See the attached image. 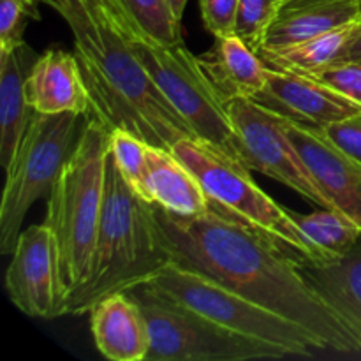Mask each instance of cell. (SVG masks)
Wrapping results in <instances>:
<instances>
[{
  "label": "cell",
  "instance_id": "6da1fadb",
  "mask_svg": "<svg viewBox=\"0 0 361 361\" xmlns=\"http://www.w3.org/2000/svg\"><path fill=\"white\" fill-rule=\"evenodd\" d=\"M159 235L171 263L200 271L288 317L326 349L356 355L358 344L274 240L212 203L197 215H180L154 203Z\"/></svg>",
  "mask_w": 361,
  "mask_h": 361
},
{
  "label": "cell",
  "instance_id": "7a4b0ae2",
  "mask_svg": "<svg viewBox=\"0 0 361 361\" xmlns=\"http://www.w3.org/2000/svg\"><path fill=\"white\" fill-rule=\"evenodd\" d=\"M41 2L59 13L73 32L74 53L90 95L88 116L109 133L126 129L166 150L183 137H196L134 55L127 32L145 30L122 0Z\"/></svg>",
  "mask_w": 361,
  "mask_h": 361
},
{
  "label": "cell",
  "instance_id": "3957f363",
  "mask_svg": "<svg viewBox=\"0 0 361 361\" xmlns=\"http://www.w3.org/2000/svg\"><path fill=\"white\" fill-rule=\"evenodd\" d=\"M169 263L171 257L161 242L154 203L130 189L108 150L104 203L90 271L87 281L62 303V316H81L104 296L145 284Z\"/></svg>",
  "mask_w": 361,
  "mask_h": 361
},
{
  "label": "cell",
  "instance_id": "277c9868",
  "mask_svg": "<svg viewBox=\"0 0 361 361\" xmlns=\"http://www.w3.org/2000/svg\"><path fill=\"white\" fill-rule=\"evenodd\" d=\"M109 130L85 116L73 155L48 197L44 222L53 233L62 303L88 277L104 203ZM62 316V307H60Z\"/></svg>",
  "mask_w": 361,
  "mask_h": 361
},
{
  "label": "cell",
  "instance_id": "5b68a950",
  "mask_svg": "<svg viewBox=\"0 0 361 361\" xmlns=\"http://www.w3.org/2000/svg\"><path fill=\"white\" fill-rule=\"evenodd\" d=\"M171 154L196 175L212 203L274 240L296 263H326L319 250L300 231L288 208L257 187L250 169L242 162L197 137L176 141Z\"/></svg>",
  "mask_w": 361,
  "mask_h": 361
},
{
  "label": "cell",
  "instance_id": "8992f818",
  "mask_svg": "<svg viewBox=\"0 0 361 361\" xmlns=\"http://www.w3.org/2000/svg\"><path fill=\"white\" fill-rule=\"evenodd\" d=\"M145 286L155 295L194 310L228 331L270 345L286 356L310 358L314 351L326 349L303 326L250 302L200 271L169 263Z\"/></svg>",
  "mask_w": 361,
  "mask_h": 361
},
{
  "label": "cell",
  "instance_id": "52a82bcc",
  "mask_svg": "<svg viewBox=\"0 0 361 361\" xmlns=\"http://www.w3.org/2000/svg\"><path fill=\"white\" fill-rule=\"evenodd\" d=\"M80 115H44L32 109L27 130L6 169L0 203V252L13 254L25 217L35 201L49 197L80 137Z\"/></svg>",
  "mask_w": 361,
  "mask_h": 361
},
{
  "label": "cell",
  "instance_id": "ba28073f",
  "mask_svg": "<svg viewBox=\"0 0 361 361\" xmlns=\"http://www.w3.org/2000/svg\"><path fill=\"white\" fill-rule=\"evenodd\" d=\"M129 34V44L143 69L197 140L215 145L238 161L235 130L226 102L210 83L185 41L162 44L147 32Z\"/></svg>",
  "mask_w": 361,
  "mask_h": 361
},
{
  "label": "cell",
  "instance_id": "9c48e42d",
  "mask_svg": "<svg viewBox=\"0 0 361 361\" xmlns=\"http://www.w3.org/2000/svg\"><path fill=\"white\" fill-rule=\"evenodd\" d=\"M127 293L140 303L147 321L150 348L145 361H247L286 356L155 295L145 284L134 286Z\"/></svg>",
  "mask_w": 361,
  "mask_h": 361
},
{
  "label": "cell",
  "instance_id": "30bf717a",
  "mask_svg": "<svg viewBox=\"0 0 361 361\" xmlns=\"http://www.w3.org/2000/svg\"><path fill=\"white\" fill-rule=\"evenodd\" d=\"M226 109L235 130L238 161L245 168L284 183L316 207L334 208L307 171L282 116L245 97L228 101Z\"/></svg>",
  "mask_w": 361,
  "mask_h": 361
},
{
  "label": "cell",
  "instance_id": "8fae6325",
  "mask_svg": "<svg viewBox=\"0 0 361 361\" xmlns=\"http://www.w3.org/2000/svg\"><path fill=\"white\" fill-rule=\"evenodd\" d=\"M6 289L13 305L25 316L37 319H55L60 316L62 291L56 247L46 222L20 233L6 271Z\"/></svg>",
  "mask_w": 361,
  "mask_h": 361
},
{
  "label": "cell",
  "instance_id": "7c38bea8",
  "mask_svg": "<svg viewBox=\"0 0 361 361\" xmlns=\"http://www.w3.org/2000/svg\"><path fill=\"white\" fill-rule=\"evenodd\" d=\"M289 122L326 129L361 113V104L307 74L267 67V83L252 97Z\"/></svg>",
  "mask_w": 361,
  "mask_h": 361
},
{
  "label": "cell",
  "instance_id": "4fadbf2b",
  "mask_svg": "<svg viewBox=\"0 0 361 361\" xmlns=\"http://www.w3.org/2000/svg\"><path fill=\"white\" fill-rule=\"evenodd\" d=\"M284 127L307 171L335 210L361 226V162L338 148L321 129L286 118Z\"/></svg>",
  "mask_w": 361,
  "mask_h": 361
},
{
  "label": "cell",
  "instance_id": "5bb4252c",
  "mask_svg": "<svg viewBox=\"0 0 361 361\" xmlns=\"http://www.w3.org/2000/svg\"><path fill=\"white\" fill-rule=\"evenodd\" d=\"M27 102L32 109L44 115L76 113L88 116L90 95L76 53L62 48H49L32 66L28 73Z\"/></svg>",
  "mask_w": 361,
  "mask_h": 361
},
{
  "label": "cell",
  "instance_id": "9a60e30c",
  "mask_svg": "<svg viewBox=\"0 0 361 361\" xmlns=\"http://www.w3.org/2000/svg\"><path fill=\"white\" fill-rule=\"evenodd\" d=\"M95 348L113 361H145L150 348L147 321L141 307L127 291L111 293L90 310Z\"/></svg>",
  "mask_w": 361,
  "mask_h": 361
},
{
  "label": "cell",
  "instance_id": "2e32d148",
  "mask_svg": "<svg viewBox=\"0 0 361 361\" xmlns=\"http://www.w3.org/2000/svg\"><path fill=\"white\" fill-rule=\"evenodd\" d=\"M360 16L361 0H288L281 4L256 53L289 48Z\"/></svg>",
  "mask_w": 361,
  "mask_h": 361
},
{
  "label": "cell",
  "instance_id": "e0dca14e",
  "mask_svg": "<svg viewBox=\"0 0 361 361\" xmlns=\"http://www.w3.org/2000/svg\"><path fill=\"white\" fill-rule=\"evenodd\" d=\"M298 268L351 334L361 353V238L344 256L321 264H298Z\"/></svg>",
  "mask_w": 361,
  "mask_h": 361
},
{
  "label": "cell",
  "instance_id": "ac0fdd59",
  "mask_svg": "<svg viewBox=\"0 0 361 361\" xmlns=\"http://www.w3.org/2000/svg\"><path fill=\"white\" fill-rule=\"evenodd\" d=\"M200 66L224 102L252 99L267 83V66L236 34L215 37L214 46L197 56Z\"/></svg>",
  "mask_w": 361,
  "mask_h": 361
},
{
  "label": "cell",
  "instance_id": "d6986e66",
  "mask_svg": "<svg viewBox=\"0 0 361 361\" xmlns=\"http://www.w3.org/2000/svg\"><path fill=\"white\" fill-rule=\"evenodd\" d=\"M37 56L25 41L0 49V164L4 169L9 168L30 120L25 83Z\"/></svg>",
  "mask_w": 361,
  "mask_h": 361
},
{
  "label": "cell",
  "instance_id": "ffe728a7",
  "mask_svg": "<svg viewBox=\"0 0 361 361\" xmlns=\"http://www.w3.org/2000/svg\"><path fill=\"white\" fill-rule=\"evenodd\" d=\"M147 190L152 203L180 215L210 210L212 201L192 171L166 148L148 145Z\"/></svg>",
  "mask_w": 361,
  "mask_h": 361
},
{
  "label": "cell",
  "instance_id": "44dd1931",
  "mask_svg": "<svg viewBox=\"0 0 361 361\" xmlns=\"http://www.w3.org/2000/svg\"><path fill=\"white\" fill-rule=\"evenodd\" d=\"M361 23V16L342 27L331 28L307 41L275 51H257L267 67L291 71L298 74H314L335 66L345 59V51Z\"/></svg>",
  "mask_w": 361,
  "mask_h": 361
},
{
  "label": "cell",
  "instance_id": "7402d4cb",
  "mask_svg": "<svg viewBox=\"0 0 361 361\" xmlns=\"http://www.w3.org/2000/svg\"><path fill=\"white\" fill-rule=\"evenodd\" d=\"M289 215L305 238L328 261L348 254L361 238V226L335 208H321L310 214L289 210Z\"/></svg>",
  "mask_w": 361,
  "mask_h": 361
},
{
  "label": "cell",
  "instance_id": "603a6c76",
  "mask_svg": "<svg viewBox=\"0 0 361 361\" xmlns=\"http://www.w3.org/2000/svg\"><path fill=\"white\" fill-rule=\"evenodd\" d=\"M109 154L123 180L143 200L150 201L147 190L148 143L126 129H113L109 133ZM152 203V201H150Z\"/></svg>",
  "mask_w": 361,
  "mask_h": 361
},
{
  "label": "cell",
  "instance_id": "cb8c5ba5",
  "mask_svg": "<svg viewBox=\"0 0 361 361\" xmlns=\"http://www.w3.org/2000/svg\"><path fill=\"white\" fill-rule=\"evenodd\" d=\"M141 28L162 44L183 42L182 21L168 7L166 0H122Z\"/></svg>",
  "mask_w": 361,
  "mask_h": 361
},
{
  "label": "cell",
  "instance_id": "d4e9b609",
  "mask_svg": "<svg viewBox=\"0 0 361 361\" xmlns=\"http://www.w3.org/2000/svg\"><path fill=\"white\" fill-rule=\"evenodd\" d=\"M281 2L277 0H240L235 18V34L256 51L274 23Z\"/></svg>",
  "mask_w": 361,
  "mask_h": 361
},
{
  "label": "cell",
  "instance_id": "484cf974",
  "mask_svg": "<svg viewBox=\"0 0 361 361\" xmlns=\"http://www.w3.org/2000/svg\"><path fill=\"white\" fill-rule=\"evenodd\" d=\"M41 0H0V49L23 42L28 21H41Z\"/></svg>",
  "mask_w": 361,
  "mask_h": 361
},
{
  "label": "cell",
  "instance_id": "4316f807",
  "mask_svg": "<svg viewBox=\"0 0 361 361\" xmlns=\"http://www.w3.org/2000/svg\"><path fill=\"white\" fill-rule=\"evenodd\" d=\"M307 76L316 78L321 83L335 88L337 92L344 94L345 97L361 104V62L342 60L335 66L326 67L319 73L307 74Z\"/></svg>",
  "mask_w": 361,
  "mask_h": 361
},
{
  "label": "cell",
  "instance_id": "83f0119b",
  "mask_svg": "<svg viewBox=\"0 0 361 361\" xmlns=\"http://www.w3.org/2000/svg\"><path fill=\"white\" fill-rule=\"evenodd\" d=\"M203 25L214 37L235 34V18L240 0H201Z\"/></svg>",
  "mask_w": 361,
  "mask_h": 361
},
{
  "label": "cell",
  "instance_id": "f1b7e54d",
  "mask_svg": "<svg viewBox=\"0 0 361 361\" xmlns=\"http://www.w3.org/2000/svg\"><path fill=\"white\" fill-rule=\"evenodd\" d=\"M321 130L345 154L361 162V113Z\"/></svg>",
  "mask_w": 361,
  "mask_h": 361
},
{
  "label": "cell",
  "instance_id": "f546056e",
  "mask_svg": "<svg viewBox=\"0 0 361 361\" xmlns=\"http://www.w3.org/2000/svg\"><path fill=\"white\" fill-rule=\"evenodd\" d=\"M344 60H353V62H361V23L356 30L355 37L351 39L348 46V51H345Z\"/></svg>",
  "mask_w": 361,
  "mask_h": 361
},
{
  "label": "cell",
  "instance_id": "4dcf8cb0",
  "mask_svg": "<svg viewBox=\"0 0 361 361\" xmlns=\"http://www.w3.org/2000/svg\"><path fill=\"white\" fill-rule=\"evenodd\" d=\"M187 2H189V0H166L168 7L171 9V13L175 14L176 20H180V21H182V18H183V11H185Z\"/></svg>",
  "mask_w": 361,
  "mask_h": 361
},
{
  "label": "cell",
  "instance_id": "1f68e13d",
  "mask_svg": "<svg viewBox=\"0 0 361 361\" xmlns=\"http://www.w3.org/2000/svg\"><path fill=\"white\" fill-rule=\"evenodd\" d=\"M277 2H281V4H284V2H288V0H277Z\"/></svg>",
  "mask_w": 361,
  "mask_h": 361
}]
</instances>
